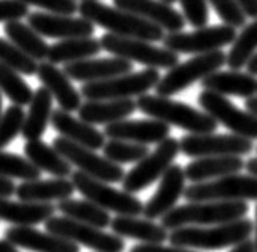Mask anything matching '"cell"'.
I'll use <instances>...</instances> for the list:
<instances>
[{
    "instance_id": "obj_8",
    "label": "cell",
    "mask_w": 257,
    "mask_h": 252,
    "mask_svg": "<svg viewBox=\"0 0 257 252\" xmlns=\"http://www.w3.org/2000/svg\"><path fill=\"white\" fill-rule=\"evenodd\" d=\"M70 176H72L70 181H72L75 190H78L88 201L97 204L104 211L115 212L117 215H133V217H139L143 214L144 204L133 193L117 190L107 182L97 181L80 171H75Z\"/></svg>"
},
{
    "instance_id": "obj_33",
    "label": "cell",
    "mask_w": 257,
    "mask_h": 252,
    "mask_svg": "<svg viewBox=\"0 0 257 252\" xmlns=\"http://www.w3.org/2000/svg\"><path fill=\"white\" fill-rule=\"evenodd\" d=\"M101 51V43L97 39L83 37V39H67L51 45L48 50L47 59L51 64H70V62L83 61L96 56Z\"/></svg>"
},
{
    "instance_id": "obj_56",
    "label": "cell",
    "mask_w": 257,
    "mask_h": 252,
    "mask_svg": "<svg viewBox=\"0 0 257 252\" xmlns=\"http://www.w3.org/2000/svg\"><path fill=\"white\" fill-rule=\"evenodd\" d=\"M82 2H83V0H82Z\"/></svg>"
},
{
    "instance_id": "obj_38",
    "label": "cell",
    "mask_w": 257,
    "mask_h": 252,
    "mask_svg": "<svg viewBox=\"0 0 257 252\" xmlns=\"http://www.w3.org/2000/svg\"><path fill=\"white\" fill-rule=\"evenodd\" d=\"M102 152H104V158H107L112 163L123 165V163H138V161H141L149 154V149L147 146H141V144L110 139L109 142L104 144Z\"/></svg>"
},
{
    "instance_id": "obj_31",
    "label": "cell",
    "mask_w": 257,
    "mask_h": 252,
    "mask_svg": "<svg viewBox=\"0 0 257 252\" xmlns=\"http://www.w3.org/2000/svg\"><path fill=\"white\" fill-rule=\"evenodd\" d=\"M24 155L37 169L45 171L55 177H67L72 174V165L61 157L53 149V146L50 147L48 144L40 139L26 142Z\"/></svg>"
},
{
    "instance_id": "obj_4",
    "label": "cell",
    "mask_w": 257,
    "mask_h": 252,
    "mask_svg": "<svg viewBox=\"0 0 257 252\" xmlns=\"http://www.w3.org/2000/svg\"><path fill=\"white\" fill-rule=\"evenodd\" d=\"M136 107L150 118L163 121L168 126H177L190 134H208L216 133L217 130L216 120L211 118L206 112L197 110L181 101H173L170 97L143 94L136 101Z\"/></svg>"
},
{
    "instance_id": "obj_39",
    "label": "cell",
    "mask_w": 257,
    "mask_h": 252,
    "mask_svg": "<svg viewBox=\"0 0 257 252\" xmlns=\"http://www.w3.org/2000/svg\"><path fill=\"white\" fill-rule=\"evenodd\" d=\"M0 62L23 75H35V72H37V61L26 56L7 39H0Z\"/></svg>"
},
{
    "instance_id": "obj_16",
    "label": "cell",
    "mask_w": 257,
    "mask_h": 252,
    "mask_svg": "<svg viewBox=\"0 0 257 252\" xmlns=\"http://www.w3.org/2000/svg\"><path fill=\"white\" fill-rule=\"evenodd\" d=\"M28 24L47 39H83L93 37L94 24L83 20V18L53 15V13H29Z\"/></svg>"
},
{
    "instance_id": "obj_32",
    "label": "cell",
    "mask_w": 257,
    "mask_h": 252,
    "mask_svg": "<svg viewBox=\"0 0 257 252\" xmlns=\"http://www.w3.org/2000/svg\"><path fill=\"white\" fill-rule=\"evenodd\" d=\"M5 35L8 37L15 47L23 51L26 56H29L34 61H45L48 56V43L40 34L35 32L29 24L20 21L5 23Z\"/></svg>"
},
{
    "instance_id": "obj_7",
    "label": "cell",
    "mask_w": 257,
    "mask_h": 252,
    "mask_svg": "<svg viewBox=\"0 0 257 252\" xmlns=\"http://www.w3.org/2000/svg\"><path fill=\"white\" fill-rule=\"evenodd\" d=\"M189 203L198 201H257V177L251 174H230L214 181L198 182L184 188Z\"/></svg>"
},
{
    "instance_id": "obj_46",
    "label": "cell",
    "mask_w": 257,
    "mask_h": 252,
    "mask_svg": "<svg viewBox=\"0 0 257 252\" xmlns=\"http://www.w3.org/2000/svg\"><path fill=\"white\" fill-rule=\"evenodd\" d=\"M236 5L241 8V12L252 20L257 18V0H235Z\"/></svg>"
},
{
    "instance_id": "obj_1",
    "label": "cell",
    "mask_w": 257,
    "mask_h": 252,
    "mask_svg": "<svg viewBox=\"0 0 257 252\" xmlns=\"http://www.w3.org/2000/svg\"><path fill=\"white\" fill-rule=\"evenodd\" d=\"M77 12L82 15L83 20L118 37L139 39L150 43L162 42L165 37V31L157 24L149 23L133 13L118 10L115 7L104 5L97 0H83L82 4H78Z\"/></svg>"
},
{
    "instance_id": "obj_3",
    "label": "cell",
    "mask_w": 257,
    "mask_h": 252,
    "mask_svg": "<svg viewBox=\"0 0 257 252\" xmlns=\"http://www.w3.org/2000/svg\"><path fill=\"white\" fill-rule=\"evenodd\" d=\"M249 211L246 201H198L176 206L162 219V227L174 230L179 227H205L243 219Z\"/></svg>"
},
{
    "instance_id": "obj_26",
    "label": "cell",
    "mask_w": 257,
    "mask_h": 252,
    "mask_svg": "<svg viewBox=\"0 0 257 252\" xmlns=\"http://www.w3.org/2000/svg\"><path fill=\"white\" fill-rule=\"evenodd\" d=\"M56 206L51 203H28L12 201L8 198H0V220L13 223L15 227H32L47 222L55 215Z\"/></svg>"
},
{
    "instance_id": "obj_50",
    "label": "cell",
    "mask_w": 257,
    "mask_h": 252,
    "mask_svg": "<svg viewBox=\"0 0 257 252\" xmlns=\"http://www.w3.org/2000/svg\"><path fill=\"white\" fill-rule=\"evenodd\" d=\"M244 168L247 171V174H251L254 177H257V157L255 158H251V160H247L246 163H244Z\"/></svg>"
},
{
    "instance_id": "obj_18",
    "label": "cell",
    "mask_w": 257,
    "mask_h": 252,
    "mask_svg": "<svg viewBox=\"0 0 257 252\" xmlns=\"http://www.w3.org/2000/svg\"><path fill=\"white\" fill-rule=\"evenodd\" d=\"M184 188H185L184 168L173 163L162 176V181L157 188V192L144 204L143 214L146 215V219L149 220L160 219L168 211L176 208L177 201H179V198L184 193Z\"/></svg>"
},
{
    "instance_id": "obj_42",
    "label": "cell",
    "mask_w": 257,
    "mask_h": 252,
    "mask_svg": "<svg viewBox=\"0 0 257 252\" xmlns=\"http://www.w3.org/2000/svg\"><path fill=\"white\" fill-rule=\"evenodd\" d=\"M182 7V16L185 23L193 28H205L209 20V10L206 0H179Z\"/></svg>"
},
{
    "instance_id": "obj_24",
    "label": "cell",
    "mask_w": 257,
    "mask_h": 252,
    "mask_svg": "<svg viewBox=\"0 0 257 252\" xmlns=\"http://www.w3.org/2000/svg\"><path fill=\"white\" fill-rule=\"evenodd\" d=\"M75 187L67 177H56L50 181H28L16 187L18 200L28 203H51L63 201L74 195Z\"/></svg>"
},
{
    "instance_id": "obj_27",
    "label": "cell",
    "mask_w": 257,
    "mask_h": 252,
    "mask_svg": "<svg viewBox=\"0 0 257 252\" xmlns=\"http://www.w3.org/2000/svg\"><path fill=\"white\" fill-rule=\"evenodd\" d=\"M244 169V161L241 157H201L184 168L185 179H189L193 184L214 181V179L238 174Z\"/></svg>"
},
{
    "instance_id": "obj_44",
    "label": "cell",
    "mask_w": 257,
    "mask_h": 252,
    "mask_svg": "<svg viewBox=\"0 0 257 252\" xmlns=\"http://www.w3.org/2000/svg\"><path fill=\"white\" fill-rule=\"evenodd\" d=\"M29 5L23 4L21 0H0V23L20 21L28 18Z\"/></svg>"
},
{
    "instance_id": "obj_40",
    "label": "cell",
    "mask_w": 257,
    "mask_h": 252,
    "mask_svg": "<svg viewBox=\"0 0 257 252\" xmlns=\"http://www.w3.org/2000/svg\"><path fill=\"white\" fill-rule=\"evenodd\" d=\"M26 113L23 107L20 105H10L0 116V150L5 149L12 141L21 134L23 124H24Z\"/></svg>"
},
{
    "instance_id": "obj_12",
    "label": "cell",
    "mask_w": 257,
    "mask_h": 252,
    "mask_svg": "<svg viewBox=\"0 0 257 252\" xmlns=\"http://www.w3.org/2000/svg\"><path fill=\"white\" fill-rule=\"evenodd\" d=\"M45 228L51 235L66 238L75 244H82L96 252H123L125 250V241L117 235H109L101 228L91 227V225L80 223L69 217H56L53 215L45 222Z\"/></svg>"
},
{
    "instance_id": "obj_41",
    "label": "cell",
    "mask_w": 257,
    "mask_h": 252,
    "mask_svg": "<svg viewBox=\"0 0 257 252\" xmlns=\"http://www.w3.org/2000/svg\"><path fill=\"white\" fill-rule=\"evenodd\" d=\"M206 2L214 8L219 18L227 26H232V28L236 29V28H243L246 24V15L236 5L235 0H206Z\"/></svg>"
},
{
    "instance_id": "obj_54",
    "label": "cell",
    "mask_w": 257,
    "mask_h": 252,
    "mask_svg": "<svg viewBox=\"0 0 257 252\" xmlns=\"http://www.w3.org/2000/svg\"><path fill=\"white\" fill-rule=\"evenodd\" d=\"M162 2H165V4H168V5H171V4L177 2V0H162Z\"/></svg>"
},
{
    "instance_id": "obj_14",
    "label": "cell",
    "mask_w": 257,
    "mask_h": 252,
    "mask_svg": "<svg viewBox=\"0 0 257 252\" xmlns=\"http://www.w3.org/2000/svg\"><path fill=\"white\" fill-rule=\"evenodd\" d=\"M198 104L203 112L214 118L217 124H224L232 134L251 141L257 139V116L247 110L238 109L232 101H228L227 96L203 89L198 96Z\"/></svg>"
},
{
    "instance_id": "obj_22",
    "label": "cell",
    "mask_w": 257,
    "mask_h": 252,
    "mask_svg": "<svg viewBox=\"0 0 257 252\" xmlns=\"http://www.w3.org/2000/svg\"><path fill=\"white\" fill-rule=\"evenodd\" d=\"M5 239L32 252H80L75 242L34 227H10L5 231Z\"/></svg>"
},
{
    "instance_id": "obj_25",
    "label": "cell",
    "mask_w": 257,
    "mask_h": 252,
    "mask_svg": "<svg viewBox=\"0 0 257 252\" xmlns=\"http://www.w3.org/2000/svg\"><path fill=\"white\" fill-rule=\"evenodd\" d=\"M203 89L222 96L251 97L257 93V78L241 70H216L201 80Z\"/></svg>"
},
{
    "instance_id": "obj_21",
    "label": "cell",
    "mask_w": 257,
    "mask_h": 252,
    "mask_svg": "<svg viewBox=\"0 0 257 252\" xmlns=\"http://www.w3.org/2000/svg\"><path fill=\"white\" fill-rule=\"evenodd\" d=\"M35 75L40 80L43 88H47L50 94L58 101L61 110L77 112L82 105V94L77 91L70 78L63 70L58 69L50 61H40L37 64Z\"/></svg>"
},
{
    "instance_id": "obj_20",
    "label": "cell",
    "mask_w": 257,
    "mask_h": 252,
    "mask_svg": "<svg viewBox=\"0 0 257 252\" xmlns=\"http://www.w3.org/2000/svg\"><path fill=\"white\" fill-rule=\"evenodd\" d=\"M64 74L75 82L83 83H93V82H102L118 75H125L133 72V64L126 59L121 58H88L83 61L70 62L66 64L63 69Z\"/></svg>"
},
{
    "instance_id": "obj_47",
    "label": "cell",
    "mask_w": 257,
    "mask_h": 252,
    "mask_svg": "<svg viewBox=\"0 0 257 252\" xmlns=\"http://www.w3.org/2000/svg\"><path fill=\"white\" fill-rule=\"evenodd\" d=\"M16 192V185L12 179L0 176V198H10Z\"/></svg>"
},
{
    "instance_id": "obj_17",
    "label": "cell",
    "mask_w": 257,
    "mask_h": 252,
    "mask_svg": "<svg viewBox=\"0 0 257 252\" xmlns=\"http://www.w3.org/2000/svg\"><path fill=\"white\" fill-rule=\"evenodd\" d=\"M113 7L157 24L168 34L182 32L185 26L182 13L162 0H113Z\"/></svg>"
},
{
    "instance_id": "obj_6",
    "label": "cell",
    "mask_w": 257,
    "mask_h": 252,
    "mask_svg": "<svg viewBox=\"0 0 257 252\" xmlns=\"http://www.w3.org/2000/svg\"><path fill=\"white\" fill-rule=\"evenodd\" d=\"M158 69H144L141 72H130L102 82L85 83L80 88L82 97L86 101H113V99H131L147 94L149 89L155 88L160 80Z\"/></svg>"
},
{
    "instance_id": "obj_11",
    "label": "cell",
    "mask_w": 257,
    "mask_h": 252,
    "mask_svg": "<svg viewBox=\"0 0 257 252\" xmlns=\"http://www.w3.org/2000/svg\"><path fill=\"white\" fill-rule=\"evenodd\" d=\"M179 141L174 138H166L157 146V149L138 161V165L123 177V190L128 193H138L146 190L149 185L158 181L165 171L173 165L179 154Z\"/></svg>"
},
{
    "instance_id": "obj_28",
    "label": "cell",
    "mask_w": 257,
    "mask_h": 252,
    "mask_svg": "<svg viewBox=\"0 0 257 252\" xmlns=\"http://www.w3.org/2000/svg\"><path fill=\"white\" fill-rule=\"evenodd\" d=\"M136 101L113 99V101H86L78 109V118L88 124H110L126 120L136 112Z\"/></svg>"
},
{
    "instance_id": "obj_52",
    "label": "cell",
    "mask_w": 257,
    "mask_h": 252,
    "mask_svg": "<svg viewBox=\"0 0 257 252\" xmlns=\"http://www.w3.org/2000/svg\"><path fill=\"white\" fill-rule=\"evenodd\" d=\"M0 252H20L16 249V246L15 244H12L10 241L8 239H0Z\"/></svg>"
},
{
    "instance_id": "obj_5",
    "label": "cell",
    "mask_w": 257,
    "mask_h": 252,
    "mask_svg": "<svg viewBox=\"0 0 257 252\" xmlns=\"http://www.w3.org/2000/svg\"><path fill=\"white\" fill-rule=\"evenodd\" d=\"M222 66H225V53L220 50L195 55L187 61L177 62L176 66L168 69L165 77H160L158 80V83L155 85L157 96H174L187 89L195 82L219 70Z\"/></svg>"
},
{
    "instance_id": "obj_36",
    "label": "cell",
    "mask_w": 257,
    "mask_h": 252,
    "mask_svg": "<svg viewBox=\"0 0 257 252\" xmlns=\"http://www.w3.org/2000/svg\"><path fill=\"white\" fill-rule=\"evenodd\" d=\"M0 93H4L13 105H28L32 99V88L24 82L20 72L0 62Z\"/></svg>"
},
{
    "instance_id": "obj_49",
    "label": "cell",
    "mask_w": 257,
    "mask_h": 252,
    "mask_svg": "<svg viewBox=\"0 0 257 252\" xmlns=\"http://www.w3.org/2000/svg\"><path fill=\"white\" fill-rule=\"evenodd\" d=\"M244 107H246V110L255 115L257 116V96H251V97H247L246 99V102H244Z\"/></svg>"
},
{
    "instance_id": "obj_45",
    "label": "cell",
    "mask_w": 257,
    "mask_h": 252,
    "mask_svg": "<svg viewBox=\"0 0 257 252\" xmlns=\"http://www.w3.org/2000/svg\"><path fill=\"white\" fill-rule=\"evenodd\" d=\"M130 252H198L193 249H187V247H179V246H163V242L160 244H138L135 247H131Z\"/></svg>"
},
{
    "instance_id": "obj_19",
    "label": "cell",
    "mask_w": 257,
    "mask_h": 252,
    "mask_svg": "<svg viewBox=\"0 0 257 252\" xmlns=\"http://www.w3.org/2000/svg\"><path fill=\"white\" fill-rule=\"evenodd\" d=\"M104 136L109 139L128 141L149 146V144H160L170 138V126L158 120H120L110 124H105Z\"/></svg>"
},
{
    "instance_id": "obj_53",
    "label": "cell",
    "mask_w": 257,
    "mask_h": 252,
    "mask_svg": "<svg viewBox=\"0 0 257 252\" xmlns=\"http://www.w3.org/2000/svg\"><path fill=\"white\" fill-rule=\"evenodd\" d=\"M252 231H254V239H252V242H254V252H257V206H255V222H254Z\"/></svg>"
},
{
    "instance_id": "obj_29",
    "label": "cell",
    "mask_w": 257,
    "mask_h": 252,
    "mask_svg": "<svg viewBox=\"0 0 257 252\" xmlns=\"http://www.w3.org/2000/svg\"><path fill=\"white\" fill-rule=\"evenodd\" d=\"M109 227L112 228L113 235L120 238L136 239L143 244H160L168 239V230L163 228L160 223H155L149 219H139L133 215H117L110 220Z\"/></svg>"
},
{
    "instance_id": "obj_13",
    "label": "cell",
    "mask_w": 257,
    "mask_h": 252,
    "mask_svg": "<svg viewBox=\"0 0 257 252\" xmlns=\"http://www.w3.org/2000/svg\"><path fill=\"white\" fill-rule=\"evenodd\" d=\"M53 149L70 165H74L80 173L97 179V181L117 184L125 177V171L120 165L112 163L107 158L97 155L94 150L78 146V144H74L64 138H56L53 141Z\"/></svg>"
},
{
    "instance_id": "obj_48",
    "label": "cell",
    "mask_w": 257,
    "mask_h": 252,
    "mask_svg": "<svg viewBox=\"0 0 257 252\" xmlns=\"http://www.w3.org/2000/svg\"><path fill=\"white\" fill-rule=\"evenodd\" d=\"M230 252H254V242H252V239L247 238V239L241 241L240 244L233 246V249Z\"/></svg>"
},
{
    "instance_id": "obj_9",
    "label": "cell",
    "mask_w": 257,
    "mask_h": 252,
    "mask_svg": "<svg viewBox=\"0 0 257 252\" xmlns=\"http://www.w3.org/2000/svg\"><path fill=\"white\" fill-rule=\"evenodd\" d=\"M99 43L101 50L110 53V55L130 62H139L149 69H171L179 62V55L166 50L165 47H155L146 40L118 37V35L109 32L102 35Z\"/></svg>"
},
{
    "instance_id": "obj_34",
    "label": "cell",
    "mask_w": 257,
    "mask_h": 252,
    "mask_svg": "<svg viewBox=\"0 0 257 252\" xmlns=\"http://www.w3.org/2000/svg\"><path fill=\"white\" fill-rule=\"evenodd\" d=\"M56 211H59L64 217H69L80 223L91 225V227L101 230L109 227L112 220L107 211H104L97 204L88 200H72V198H67V200L58 203Z\"/></svg>"
},
{
    "instance_id": "obj_10",
    "label": "cell",
    "mask_w": 257,
    "mask_h": 252,
    "mask_svg": "<svg viewBox=\"0 0 257 252\" xmlns=\"http://www.w3.org/2000/svg\"><path fill=\"white\" fill-rule=\"evenodd\" d=\"M236 29L232 26H205L193 32H173L163 37L165 48L176 55H203L232 45Z\"/></svg>"
},
{
    "instance_id": "obj_55",
    "label": "cell",
    "mask_w": 257,
    "mask_h": 252,
    "mask_svg": "<svg viewBox=\"0 0 257 252\" xmlns=\"http://www.w3.org/2000/svg\"><path fill=\"white\" fill-rule=\"evenodd\" d=\"M0 116H2V94H0Z\"/></svg>"
},
{
    "instance_id": "obj_43",
    "label": "cell",
    "mask_w": 257,
    "mask_h": 252,
    "mask_svg": "<svg viewBox=\"0 0 257 252\" xmlns=\"http://www.w3.org/2000/svg\"><path fill=\"white\" fill-rule=\"evenodd\" d=\"M21 2L26 5H34L37 8H42L47 13H53V15L72 16L78 8L75 0H21Z\"/></svg>"
},
{
    "instance_id": "obj_30",
    "label": "cell",
    "mask_w": 257,
    "mask_h": 252,
    "mask_svg": "<svg viewBox=\"0 0 257 252\" xmlns=\"http://www.w3.org/2000/svg\"><path fill=\"white\" fill-rule=\"evenodd\" d=\"M53 113V96L47 88H37L29 102V112L26 113L21 134L26 141H35L43 136Z\"/></svg>"
},
{
    "instance_id": "obj_23",
    "label": "cell",
    "mask_w": 257,
    "mask_h": 252,
    "mask_svg": "<svg viewBox=\"0 0 257 252\" xmlns=\"http://www.w3.org/2000/svg\"><path fill=\"white\" fill-rule=\"evenodd\" d=\"M51 124L61 138H64L78 146H83L91 150H101L105 144L104 133L96 130L93 124H88L80 118H75L74 115L64 110H55L51 113Z\"/></svg>"
},
{
    "instance_id": "obj_2",
    "label": "cell",
    "mask_w": 257,
    "mask_h": 252,
    "mask_svg": "<svg viewBox=\"0 0 257 252\" xmlns=\"http://www.w3.org/2000/svg\"><path fill=\"white\" fill-rule=\"evenodd\" d=\"M252 228L254 223L243 217L214 227H179L168 235V239L171 246L217 250L240 244L252 235Z\"/></svg>"
},
{
    "instance_id": "obj_51",
    "label": "cell",
    "mask_w": 257,
    "mask_h": 252,
    "mask_svg": "<svg viewBox=\"0 0 257 252\" xmlns=\"http://www.w3.org/2000/svg\"><path fill=\"white\" fill-rule=\"evenodd\" d=\"M246 69H247V74H249V75L257 77V53L249 59V62L246 64Z\"/></svg>"
},
{
    "instance_id": "obj_35",
    "label": "cell",
    "mask_w": 257,
    "mask_h": 252,
    "mask_svg": "<svg viewBox=\"0 0 257 252\" xmlns=\"http://www.w3.org/2000/svg\"><path fill=\"white\" fill-rule=\"evenodd\" d=\"M257 53V18L241 28L235 40L230 45L228 55H225V64L230 70H241L249 59Z\"/></svg>"
},
{
    "instance_id": "obj_37",
    "label": "cell",
    "mask_w": 257,
    "mask_h": 252,
    "mask_svg": "<svg viewBox=\"0 0 257 252\" xmlns=\"http://www.w3.org/2000/svg\"><path fill=\"white\" fill-rule=\"evenodd\" d=\"M42 171L35 168L28 158L10 152L0 150V176L8 179H21L23 182L37 181Z\"/></svg>"
},
{
    "instance_id": "obj_15",
    "label": "cell",
    "mask_w": 257,
    "mask_h": 252,
    "mask_svg": "<svg viewBox=\"0 0 257 252\" xmlns=\"http://www.w3.org/2000/svg\"><path fill=\"white\" fill-rule=\"evenodd\" d=\"M254 144L236 134H189L179 141V150L192 158L201 157H243L251 154Z\"/></svg>"
}]
</instances>
